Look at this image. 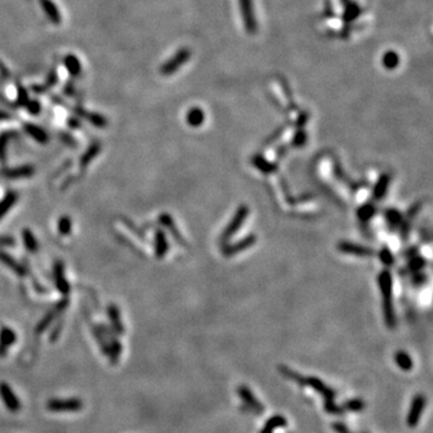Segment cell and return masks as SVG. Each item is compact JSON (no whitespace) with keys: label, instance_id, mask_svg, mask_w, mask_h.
Returning <instances> with one entry per match:
<instances>
[{"label":"cell","instance_id":"cell-1","mask_svg":"<svg viewBox=\"0 0 433 433\" xmlns=\"http://www.w3.org/2000/svg\"><path fill=\"white\" fill-rule=\"evenodd\" d=\"M379 283H381L382 288V300H384V314H385V320H386L387 326L390 329H394L395 326V317H394V309H392V301H391V276L389 272H382L381 278H379Z\"/></svg>","mask_w":433,"mask_h":433},{"label":"cell","instance_id":"cell-2","mask_svg":"<svg viewBox=\"0 0 433 433\" xmlns=\"http://www.w3.org/2000/svg\"><path fill=\"white\" fill-rule=\"evenodd\" d=\"M425 406H426V397L424 395L418 394L415 397L411 400L410 408H409V413L407 416V424L409 427H415L418 425L419 420L421 418V414L424 411Z\"/></svg>","mask_w":433,"mask_h":433},{"label":"cell","instance_id":"cell-3","mask_svg":"<svg viewBox=\"0 0 433 433\" xmlns=\"http://www.w3.org/2000/svg\"><path fill=\"white\" fill-rule=\"evenodd\" d=\"M190 57V52L188 50L183 49L180 50L175 54V57H172L171 59L167 60V62L161 66V74L164 75H171V74L176 73L179 69L180 65L185 64L188 62Z\"/></svg>","mask_w":433,"mask_h":433},{"label":"cell","instance_id":"cell-4","mask_svg":"<svg viewBox=\"0 0 433 433\" xmlns=\"http://www.w3.org/2000/svg\"><path fill=\"white\" fill-rule=\"evenodd\" d=\"M237 394L240 396L241 400L244 402V405L251 409V410H253L254 413L259 414L264 411L265 408L264 406H262V403L257 401V398L255 397L253 392H252V390L249 389V387H247L246 385H241V386H238Z\"/></svg>","mask_w":433,"mask_h":433},{"label":"cell","instance_id":"cell-5","mask_svg":"<svg viewBox=\"0 0 433 433\" xmlns=\"http://www.w3.org/2000/svg\"><path fill=\"white\" fill-rule=\"evenodd\" d=\"M47 408L52 411H66V410H79L82 408V402L77 398L71 400H52L50 401Z\"/></svg>","mask_w":433,"mask_h":433},{"label":"cell","instance_id":"cell-6","mask_svg":"<svg viewBox=\"0 0 433 433\" xmlns=\"http://www.w3.org/2000/svg\"><path fill=\"white\" fill-rule=\"evenodd\" d=\"M0 395H1L2 401L5 402L6 407L10 409L11 411H17L21 409V403L17 400L11 387H9V385L5 384V382H0Z\"/></svg>","mask_w":433,"mask_h":433},{"label":"cell","instance_id":"cell-7","mask_svg":"<svg viewBox=\"0 0 433 433\" xmlns=\"http://www.w3.org/2000/svg\"><path fill=\"white\" fill-rule=\"evenodd\" d=\"M241 6L243 10V18H244V25L247 26V30L253 31L256 28V23H255V16L253 11V2L252 0H240Z\"/></svg>","mask_w":433,"mask_h":433},{"label":"cell","instance_id":"cell-8","mask_svg":"<svg viewBox=\"0 0 433 433\" xmlns=\"http://www.w3.org/2000/svg\"><path fill=\"white\" fill-rule=\"evenodd\" d=\"M288 421L286 419L284 418L283 415H273L272 418H270L265 424V426L262 427V430L260 431V433H273L276 429H281V427H285Z\"/></svg>","mask_w":433,"mask_h":433},{"label":"cell","instance_id":"cell-9","mask_svg":"<svg viewBox=\"0 0 433 433\" xmlns=\"http://www.w3.org/2000/svg\"><path fill=\"white\" fill-rule=\"evenodd\" d=\"M40 2H41L42 9H44L45 13H46V15L49 16L50 20H51L52 22L54 23V25H58V23H60V20H62V17H60L59 10H58L57 6H55V5L53 4L52 0H40Z\"/></svg>","mask_w":433,"mask_h":433},{"label":"cell","instance_id":"cell-10","mask_svg":"<svg viewBox=\"0 0 433 433\" xmlns=\"http://www.w3.org/2000/svg\"><path fill=\"white\" fill-rule=\"evenodd\" d=\"M246 216H247V208L246 207H242V208H240V211L237 212L233 222H231V224L228 227L227 231H225L224 238L230 237V236H232L233 233L236 232V230L242 225V222L244 220V218H246Z\"/></svg>","mask_w":433,"mask_h":433},{"label":"cell","instance_id":"cell-11","mask_svg":"<svg viewBox=\"0 0 433 433\" xmlns=\"http://www.w3.org/2000/svg\"><path fill=\"white\" fill-rule=\"evenodd\" d=\"M396 358V362H397L398 367L403 371H410L413 368V360H411L410 357L405 352H398L397 354L395 355Z\"/></svg>","mask_w":433,"mask_h":433},{"label":"cell","instance_id":"cell-12","mask_svg":"<svg viewBox=\"0 0 433 433\" xmlns=\"http://www.w3.org/2000/svg\"><path fill=\"white\" fill-rule=\"evenodd\" d=\"M342 252H345V253H350V254H357V255H370L371 252L368 249L362 248V247H358V246H354V244H349V243H342L339 246Z\"/></svg>","mask_w":433,"mask_h":433},{"label":"cell","instance_id":"cell-13","mask_svg":"<svg viewBox=\"0 0 433 433\" xmlns=\"http://www.w3.org/2000/svg\"><path fill=\"white\" fill-rule=\"evenodd\" d=\"M365 402L361 398H352L344 403L343 409H347L349 411H360L365 408Z\"/></svg>","mask_w":433,"mask_h":433},{"label":"cell","instance_id":"cell-14","mask_svg":"<svg viewBox=\"0 0 433 433\" xmlns=\"http://www.w3.org/2000/svg\"><path fill=\"white\" fill-rule=\"evenodd\" d=\"M65 65L66 69L73 75H77L81 71V64H79L78 59L76 57H74V55H69V57L65 58Z\"/></svg>","mask_w":433,"mask_h":433},{"label":"cell","instance_id":"cell-15","mask_svg":"<svg viewBox=\"0 0 433 433\" xmlns=\"http://www.w3.org/2000/svg\"><path fill=\"white\" fill-rule=\"evenodd\" d=\"M387 182H389V178H387V177H382L381 182H379V184L377 185L376 193H374L376 194L377 198H381L382 194L385 193V190H386V187H387Z\"/></svg>","mask_w":433,"mask_h":433},{"label":"cell","instance_id":"cell-16","mask_svg":"<svg viewBox=\"0 0 433 433\" xmlns=\"http://www.w3.org/2000/svg\"><path fill=\"white\" fill-rule=\"evenodd\" d=\"M203 119H204V115L199 110H194L193 112H190L189 122L191 124H194V126H196V124L200 123Z\"/></svg>","mask_w":433,"mask_h":433},{"label":"cell","instance_id":"cell-17","mask_svg":"<svg viewBox=\"0 0 433 433\" xmlns=\"http://www.w3.org/2000/svg\"><path fill=\"white\" fill-rule=\"evenodd\" d=\"M332 429H333L337 433H352L349 430H348V427L342 424V422H333V424H332Z\"/></svg>","mask_w":433,"mask_h":433},{"label":"cell","instance_id":"cell-18","mask_svg":"<svg viewBox=\"0 0 433 433\" xmlns=\"http://www.w3.org/2000/svg\"><path fill=\"white\" fill-rule=\"evenodd\" d=\"M382 261L386 262V264H390V262H391V256H390V253L387 251L382 252Z\"/></svg>","mask_w":433,"mask_h":433}]
</instances>
